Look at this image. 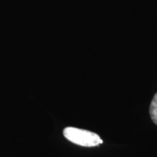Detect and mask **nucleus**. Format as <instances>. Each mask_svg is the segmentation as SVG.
Masks as SVG:
<instances>
[{
  "label": "nucleus",
  "instance_id": "f257e3e1",
  "mask_svg": "<svg viewBox=\"0 0 157 157\" xmlns=\"http://www.w3.org/2000/svg\"><path fill=\"white\" fill-rule=\"evenodd\" d=\"M64 137L70 142L84 147H93L103 143L99 135L95 132L76 127H68L63 129Z\"/></svg>",
  "mask_w": 157,
  "mask_h": 157
},
{
  "label": "nucleus",
  "instance_id": "f03ea898",
  "mask_svg": "<svg viewBox=\"0 0 157 157\" xmlns=\"http://www.w3.org/2000/svg\"><path fill=\"white\" fill-rule=\"evenodd\" d=\"M149 111L153 121L157 125V93L153 98Z\"/></svg>",
  "mask_w": 157,
  "mask_h": 157
}]
</instances>
